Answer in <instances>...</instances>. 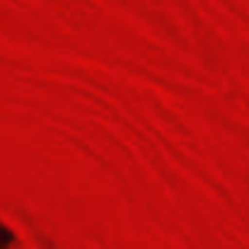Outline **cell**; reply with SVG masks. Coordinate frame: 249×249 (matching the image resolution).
I'll return each mask as SVG.
<instances>
[{
  "label": "cell",
  "mask_w": 249,
  "mask_h": 249,
  "mask_svg": "<svg viewBox=\"0 0 249 249\" xmlns=\"http://www.w3.org/2000/svg\"><path fill=\"white\" fill-rule=\"evenodd\" d=\"M15 245H17V232L0 220V249H15Z\"/></svg>",
  "instance_id": "cell-1"
}]
</instances>
